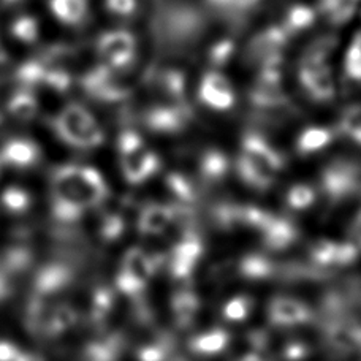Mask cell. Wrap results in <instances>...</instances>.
Masks as SVG:
<instances>
[{"label": "cell", "mask_w": 361, "mask_h": 361, "mask_svg": "<svg viewBox=\"0 0 361 361\" xmlns=\"http://www.w3.org/2000/svg\"><path fill=\"white\" fill-rule=\"evenodd\" d=\"M106 180L92 166L62 165L51 175V206L57 222L73 224L108 200Z\"/></svg>", "instance_id": "1"}, {"label": "cell", "mask_w": 361, "mask_h": 361, "mask_svg": "<svg viewBox=\"0 0 361 361\" xmlns=\"http://www.w3.org/2000/svg\"><path fill=\"white\" fill-rule=\"evenodd\" d=\"M62 143L80 151H92L105 143V132L92 113L78 103H70L51 121Z\"/></svg>", "instance_id": "2"}, {"label": "cell", "mask_w": 361, "mask_h": 361, "mask_svg": "<svg viewBox=\"0 0 361 361\" xmlns=\"http://www.w3.org/2000/svg\"><path fill=\"white\" fill-rule=\"evenodd\" d=\"M118 152L121 171L128 184H145L160 170V157L135 130H124L119 135Z\"/></svg>", "instance_id": "3"}, {"label": "cell", "mask_w": 361, "mask_h": 361, "mask_svg": "<svg viewBox=\"0 0 361 361\" xmlns=\"http://www.w3.org/2000/svg\"><path fill=\"white\" fill-rule=\"evenodd\" d=\"M160 263L162 260L157 255L147 254L143 249H128L116 276V286L119 292L133 298L143 293L147 283L157 273Z\"/></svg>", "instance_id": "4"}, {"label": "cell", "mask_w": 361, "mask_h": 361, "mask_svg": "<svg viewBox=\"0 0 361 361\" xmlns=\"http://www.w3.org/2000/svg\"><path fill=\"white\" fill-rule=\"evenodd\" d=\"M361 171L347 160L326 165L320 175V192L330 204L343 203L360 190Z\"/></svg>", "instance_id": "5"}, {"label": "cell", "mask_w": 361, "mask_h": 361, "mask_svg": "<svg viewBox=\"0 0 361 361\" xmlns=\"http://www.w3.org/2000/svg\"><path fill=\"white\" fill-rule=\"evenodd\" d=\"M361 250L353 241H333L322 238L309 247V263L322 274L331 269L353 265L358 260Z\"/></svg>", "instance_id": "6"}, {"label": "cell", "mask_w": 361, "mask_h": 361, "mask_svg": "<svg viewBox=\"0 0 361 361\" xmlns=\"http://www.w3.org/2000/svg\"><path fill=\"white\" fill-rule=\"evenodd\" d=\"M268 324L276 330H290L311 324L314 311L305 301L292 296H274L267 306Z\"/></svg>", "instance_id": "7"}, {"label": "cell", "mask_w": 361, "mask_h": 361, "mask_svg": "<svg viewBox=\"0 0 361 361\" xmlns=\"http://www.w3.org/2000/svg\"><path fill=\"white\" fill-rule=\"evenodd\" d=\"M203 241L193 231L185 233L173 247L169 269L173 279L189 281L203 257Z\"/></svg>", "instance_id": "8"}, {"label": "cell", "mask_w": 361, "mask_h": 361, "mask_svg": "<svg viewBox=\"0 0 361 361\" xmlns=\"http://www.w3.org/2000/svg\"><path fill=\"white\" fill-rule=\"evenodd\" d=\"M240 154L252 160L254 164L259 165L260 169L274 178H277V175L286 166V159H283L282 154L267 138H263L257 132H247L244 135L241 140Z\"/></svg>", "instance_id": "9"}, {"label": "cell", "mask_w": 361, "mask_h": 361, "mask_svg": "<svg viewBox=\"0 0 361 361\" xmlns=\"http://www.w3.org/2000/svg\"><path fill=\"white\" fill-rule=\"evenodd\" d=\"M325 343L334 353L361 352V324L349 319H333L325 325Z\"/></svg>", "instance_id": "10"}, {"label": "cell", "mask_w": 361, "mask_h": 361, "mask_svg": "<svg viewBox=\"0 0 361 361\" xmlns=\"http://www.w3.org/2000/svg\"><path fill=\"white\" fill-rule=\"evenodd\" d=\"M99 51L108 67L124 68L135 57V38L126 30L106 32L100 37Z\"/></svg>", "instance_id": "11"}, {"label": "cell", "mask_w": 361, "mask_h": 361, "mask_svg": "<svg viewBox=\"0 0 361 361\" xmlns=\"http://www.w3.org/2000/svg\"><path fill=\"white\" fill-rule=\"evenodd\" d=\"M200 102L216 111H228L233 108L236 95L231 82L224 75L209 72L203 76L198 89Z\"/></svg>", "instance_id": "12"}, {"label": "cell", "mask_w": 361, "mask_h": 361, "mask_svg": "<svg viewBox=\"0 0 361 361\" xmlns=\"http://www.w3.org/2000/svg\"><path fill=\"white\" fill-rule=\"evenodd\" d=\"M42 159V149L29 138H11L0 149V164L13 170H29Z\"/></svg>", "instance_id": "13"}, {"label": "cell", "mask_w": 361, "mask_h": 361, "mask_svg": "<svg viewBox=\"0 0 361 361\" xmlns=\"http://www.w3.org/2000/svg\"><path fill=\"white\" fill-rule=\"evenodd\" d=\"M178 216L179 212L173 206L151 203L140 211L137 227L143 236H162L175 225Z\"/></svg>", "instance_id": "14"}, {"label": "cell", "mask_w": 361, "mask_h": 361, "mask_svg": "<svg viewBox=\"0 0 361 361\" xmlns=\"http://www.w3.org/2000/svg\"><path fill=\"white\" fill-rule=\"evenodd\" d=\"M190 113L183 105V102L170 103V105H157L146 114V126L159 133H176L187 126Z\"/></svg>", "instance_id": "15"}, {"label": "cell", "mask_w": 361, "mask_h": 361, "mask_svg": "<svg viewBox=\"0 0 361 361\" xmlns=\"http://www.w3.org/2000/svg\"><path fill=\"white\" fill-rule=\"evenodd\" d=\"M260 238L265 246L274 252H281L298 241L300 230L296 225L288 221L287 217H281L273 214L269 222L260 231Z\"/></svg>", "instance_id": "16"}, {"label": "cell", "mask_w": 361, "mask_h": 361, "mask_svg": "<svg viewBox=\"0 0 361 361\" xmlns=\"http://www.w3.org/2000/svg\"><path fill=\"white\" fill-rule=\"evenodd\" d=\"M282 265L263 254H246L238 259V277L247 282H267L282 276Z\"/></svg>", "instance_id": "17"}, {"label": "cell", "mask_w": 361, "mask_h": 361, "mask_svg": "<svg viewBox=\"0 0 361 361\" xmlns=\"http://www.w3.org/2000/svg\"><path fill=\"white\" fill-rule=\"evenodd\" d=\"M231 344V334L225 328H208L197 333L189 341V350L197 357H217L228 349Z\"/></svg>", "instance_id": "18"}, {"label": "cell", "mask_w": 361, "mask_h": 361, "mask_svg": "<svg viewBox=\"0 0 361 361\" xmlns=\"http://www.w3.org/2000/svg\"><path fill=\"white\" fill-rule=\"evenodd\" d=\"M334 138H336V132L330 127L324 126H312L306 127L295 141V151L298 156L307 157L312 154H319L325 151L326 147L333 145Z\"/></svg>", "instance_id": "19"}, {"label": "cell", "mask_w": 361, "mask_h": 361, "mask_svg": "<svg viewBox=\"0 0 361 361\" xmlns=\"http://www.w3.org/2000/svg\"><path fill=\"white\" fill-rule=\"evenodd\" d=\"M170 305L176 325L179 328H189L202 309V300L192 288H183L171 296Z\"/></svg>", "instance_id": "20"}, {"label": "cell", "mask_w": 361, "mask_h": 361, "mask_svg": "<svg viewBox=\"0 0 361 361\" xmlns=\"http://www.w3.org/2000/svg\"><path fill=\"white\" fill-rule=\"evenodd\" d=\"M230 171V160L227 154L219 149H208L200 156L198 173L204 184L214 185L222 183Z\"/></svg>", "instance_id": "21"}, {"label": "cell", "mask_w": 361, "mask_h": 361, "mask_svg": "<svg viewBox=\"0 0 361 361\" xmlns=\"http://www.w3.org/2000/svg\"><path fill=\"white\" fill-rule=\"evenodd\" d=\"M235 169L238 173V178H240L244 184H246L249 189L257 190V192H267L273 187L276 178L271 176L259 165L254 164L252 160L244 157L243 154H238Z\"/></svg>", "instance_id": "22"}, {"label": "cell", "mask_w": 361, "mask_h": 361, "mask_svg": "<svg viewBox=\"0 0 361 361\" xmlns=\"http://www.w3.org/2000/svg\"><path fill=\"white\" fill-rule=\"evenodd\" d=\"M124 350V339L119 333H108L90 343L85 352L86 361H118Z\"/></svg>", "instance_id": "23"}, {"label": "cell", "mask_w": 361, "mask_h": 361, "mask_svg": "<svg viewBox=\"0 0 361 361\" xmlns=\"http://www.w3.org/2000/svg\"><path fill=\"white\" fill-rule=\"evenodd\" d=\"M255 309V300L247 293H240L228 298L221 307V317L228 324H243Z\"/></svg>", "instance_id": "24"}, {"label": "cell", "mask_w": 361, "mask_h": 361, "mask_svg": "<svg viewBox=\"0 0 361 361\" xmlns=\"http://www.w3.org/2000/svg\"><path fill=\"white\" fill-rule=\"evenodd\" d=\"M6 111H8L13 119L29 122L34 119L38 113V102L30 90L21 89L10 97L8 105H6Z\"/></svg>", "instance_id": "25"}, {"label": "cell", "mask_w": 361, "mask_h": 361, "mask_svg": "<svg viewBox=\"0 0 361 361\" xmlns=\"http://www.w3.org/2000/svg\"><path fill=\"white\" fill-rule=\"evenodd\" d=\"M53 15L63 24H80L87 13L86 0H49Z\"/></svg>", "instance_id": "26"}, {"label": "cell", "mask_w": 361, "mask_h": 361, "mask_svg": "<svg viewBox=\"0 0 361 361\" xmlns=\"http://www.w3.org/2000/svg\"><path fill=\"white\" fill-rule=\"evenodd\" d=\"M315 200H317V190L311 184H293L287 189L283 202L286 206L293 212H302L311 209Z\"/></svg>", "instance_id": "27"}, {"label": "cell", "mask_w": 361, "mask_h": 361, "mask_svg": "<svg viewBox=\"0 0 361 361\" xmlns=\"http://www.w3.org/2000/svg\"><path fill=\"white\" fill-rule=\"evenodd\" d=\"M114 309V293L111 288L100 287L97 288L92 296V302H90V322L95 326L105 325L109 315H111Z\"/></svg>", "instance_id": "28"}, {"label": "cell", "mask_w": 361, "mask_h": 361, "mask_svg": "<svg viewBox=\"0 0 361 361\" xmlns=\"http://www.w3.org/2000/svg\"><path fill=\"white\" fill-rule=\"evenodd\" d=\"M2 208L13 216H23L32 208V195L21 187H6L0 195Z\"/></svg>", "instance_id": "29"}, {"label": "cell", "mask_w": 361, "mask_h": 361, "mask_svg": "<svg viewBox=\"0 0 361 361\" xmlns=\"http://www.w3.org/2000/svg\"><path fill=\"white\" fill-rule=\"evenodd\" d=\"M166 187L173 197L184 206L192 204L197 200V190L189 178H185L180 173H171L166 176Z\"/></svg>", "instance_id": "30"}, {"label": "cell", "mask_w": 361, "mask_h": 361, "mask_svg": "<svg viewBox=\"0 0 361 361\" xmlns=\"http://www.w3.org/2000/svg\"><path fill=\"white\" fill-rule=\"evenodd\" d=\"M126 231V217L119 211H108L102 219L100 233L105 241L113 243L124 235Z\"/></svg>", "instance_id": "31"}, {"label": "cell", "mask_w": 361, "mask_h": 361, "mask_svg": "<svg viewBox=\"0 0 361 361\" xmlns=\"http://www.w3.org/2000/svg\"><path fill=\"white\" fill-rule=\"evenodd\" d=\"M312 355V345L301 339L283 343L279 350L281 361H306Z\"/></svg>", "instance_id": "32"}, {"label": "cell", "mask_w": 361, "mask_h": 361, "mask_svg": "<svg viewBox=\"0 0 361 361\" xmlns=\"http://www.w3.org/2000/svg\"><path fill=\"white\" fill-rule=\"evenodd\" d=\"M11 35L16 40L24 43H32L38 38V23L32 16H19L15 23L11 24Z\"/></svg>", "instance_id": "33"}, {"label": "cell", "mask_w": 361, "mask_h": 361, "mask_svg": "<svg viewBox=\"0 0 361 361\" xmlns=\"http://www.w3.org/2000/svg\"><path fill=\"white\" fill-rule=\"evenodd\" d=\"M238 277V259H225L212 265L208 271L209 282L224 283Z\"/></svg>", "instance_id": "34"}, {"label": "cell", "mask_w": 361, "mask_h": 361, "mask_svg": "<svg viewBox=\"0 0 361 361\" xmlns=\"http://www.w3.org/2000/svg\"><path fill=\"white\" fill-rule=\"evenodd\" d=\"M0 361H43L10 341H0Z\"/></svg>", "instance_id": "35"}, {"label": "cell", "mask_w": 361, "mask_h": 361, "mask_svg": "<svg viewBox=\"0 0 361 361\" xmlns=\"http://www.w3.org/2000/svg\"><path fill=\"white\" fill-rule=\"evenodd\" d=\"M106 8L118 16H130L137 8L135 0H106Z\"/></svg>", "instance_id": "36"}, {"label": "cell", "mask_w": 361, "mask_h": 361, "mask_svg": "<svg viewBox=\"0 0 361 361\" xmlns=\"http://www.w3.org/2000/svg\"><path fill=\"white\" fill-rule=\"evenodd\" d=\"M350 241L355 243V246L361 250V209L350 225Z\"/></svg>", "instance_id": "37"}, {"label": "cell", "mask_w": 361, "mask_h": 361, "mask_svg": "<svg viewBox=\"0 0 361 361\" xmlns=\"http://www.w3.org/2000/svg\"><path fill=\"white\" fill-rule=\"evenodd\" d=\"M347 138L352 140L353 143H357V145H360V146H361V127H358L357 130H353V132H352Z\"/></svg>", "instance_id": "38"}, {"label": "cell", "mask_w": 361, "mask_h": 361, "mask_svg": "<svg viewBox=\"0 0 361 361\" xmlns=\"http://www.w3.org/2000/svg\"><path fill=\"white\" fill-rule=\"evenodd\" d=\"M15 2H18V0H2V4H5V5H11Z\"/></svg>", "instance_id": "39"}, {"label": "cell", "mask_w": 361, "mask_h": 361, "mask_svg": "<svg viewBox=\"0 0 361 361\" xmlns=\"http://www.w3.org/2000/svg\"><path fill=\"white\" fill-rule=\"evenodd\" d=\"M0 169H2V164H0Z\"/></svg>", "instance_id": "40"}]
</instances>
